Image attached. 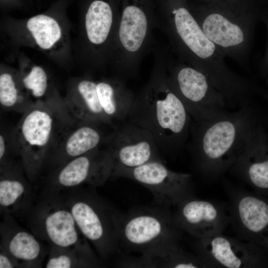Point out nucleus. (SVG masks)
<instances>
[{
	"mask_svg": "<svg viewBox=\"0 0 268 268\" xmlns=\"http://www.w3.org/2000/svg\"><path fill=\"white\" fill-rule=\"evenodd\" d=\"M189 6L206 36L225 56L246 67L255 19L249 0Z\"/></svg>",
	"mask_w": 268,
	"mask_h": 268,
	"instance_id": "39448f33",
	"label": "nucleus"
},
{
	"mask_svg": "<svg viewBox=\"0 0 268 268\" xmlns=\"http://www.w3.org/2000/svg\"><path fill=\"white\" fill-rule=\"evenodd\" d=\"M21 268L19 262L0 244V268Z\"/></svg>",
	"mask_w": 268,
	"mask_h": 268,
	"instance_id": "c756f323",
	"label": "nucleus"
},
{
	"mask_svg": "<svg viewBox=\"0 0 268 268\" xmlns=\"http://www.w3.org/2000/svg\"><path fill=\"white\" fill-rule=\"evenodd\" d=\"M99 102L111 124L115 126L127 120L135 95L117 77L96 80Z\"/></svg>",
	"mask_w": 268,
	"mask_h": 268,
	"instance_id": "393cba45",
	"label": "nucleus"
},
{
	"mask_svg": "<svg viewBox=\"0 0 268 268\" xmlns=\"http://www.w3.org/2000/svg\"><path fill=\"white\" fill-rule=\"evenodd\" d=\"M28 5H31L32 3V0H24Z\"/></svg>",
	"mask_w": 268,
	"mask_h": 268,
	"instance_id": "473e14b6",
	"label": "nucleus"
},
{
	"mask_svg": "<svg viewBox=\"0 0 268 268\" xmlns=\"http://www.w3.org/2000/svg\"><path fill=\"white\" fill-rule=\"evenodd\" d=\"M229 198L230 224L240 239L268 245V203L224 183Z\"/></svg>",
	"mask_w": 268,
	"mask_h": 268,
	"instance_id": "f3484780",
	"label": "nucleus"
},
{
	"mask_svg": "<svg viewBox=\"0 0 268 268\" xmlns=\"http://www.w3.org/2000/svg\"><path fill=\"white\" fill-rule=\"evenodd\" d=\"M122 0H80L75 64L90 72L108 67Z\"/></svg>",
	"mask_w": 268,
	"mask_h": 268,
	"instance_id": "0eeeda50",
	"label": "nucleus"
},
{
	"mask_svg": "<svg viewBox=\"0 0 268 268\" xmlns=\"http://www.w3.org/2000/svg\"><path fill=\"white\" fill-rule=\"evenodd\" d=\"M112 168L111 157L103 145L53 169L43 193H58L87 184L102 186L111 178Z\"/></svg>",
	"mask_w": 268,
	"mask_h": 268,
	"instance_id": "4468645a",
	"label": "nucleus"
},
{
	"mask_svg": "<svg viewBox=\"0 0 268 268\" xmlns=\"http://www.w3.org/2000/svg\"><path fill=\"white\" fill-rule=\"evenodd\" d=\"M103 123L76 120L62 126L48 153L44 166L52 170L102 146L113 127Z\"/></svg>",
	"mask_w": 268,
	"mask_h": 268,
	"instance_id": "dca6fc26",
	"label": "nucleus"
},
{
	"mask_svg": "<svg viewBox=\"0 0 268 268\" xmlns=\"http://www.w3.org/2000/svg\"><path fill=\"white\" fill-rule=\"evenodd\" d=\"M182 230L170 208L155 204L134 208L123 215L120 229V247L140 251L161 243L179 241Z\"/></svg>",
	"mask_w": 268,
	"mask_h": 268,
	"instance_id": "9b49d317",
	"label": "nucleus"
},
{
	"mask_svg": "<svg viewBox=\"0 0 268 268\" xmlns=\"http://www.w3.org/2000/svg\"><path fill=\"white\" fill-rule=\"evenodd\" d=\"M168 82L193 121L214 119L227 111L226 99L206 75L180 60H166Z\"/></svg>",
	"mask_w": 268,
	"mask_h": 268,
	"instance_id": "9d476101",
	"label": "nucleus"
},
{
	"mask_svg": "<svg viewBox=\"0 0 268 268\" xmlns=\"http://www.w3.org/2000/svg\"><path fill=\"white\" fill-rule=\"evenodd\" d=\"M165 49H156L149 77L135 95L127 120L148 131L161 152L174 155L186 145L192 118L167 80Z\"/></svg>",
	"mask_w": 268,
	"mask_h": 268,
	"instance_id": "f257e3e1",
	"label": "nucleus"
},
{
	"mask_svg": "<svg viewBox=\"0 0 268 268\" xmlns=\"http://www.w3.org/2000/svg\"><path fill=\"white\" fill-rule=\"evenodd\" d=\"M228 172L259 189H268V158L264 159L260 156L252 133Z\"/></svg>",
	"mask_w": 268,
	"mask_h": 268,
	"instance_id": "a878e982",
	"label": "nucleus"
},
{
	"mask_svg": "<svg viewBox=\"0 0 268 268\" xmlns=\"http://www.w3.org/2000/svg\"><path fill=\"white\" fill-rule=\"evenodd\" d=\"M155 28L158 18L154 0H122L108 65L116 77L123 80L137 75L151 48Z\"/></svg>",
	"mask_w": 268,
	"mask_h": 268,
	"instance_id": "423d86ee",
	"label": "nucleus"
},
{
	"mask_svg": "<svg viewBox=\"0 0 268 268\" xmlns=\"http://www.w3.org/2000/svg\"><path fill=\"white\" fill-rule=\"evenodd\" d=\"M174 208L173 216L178 226L196 239L223 233L230 224L226 204L193 197Z\"/></svg>",
	"mask_w": 268,
	"mask_h": 268,
	"instance_id": "6ab92c4d",
	"label": "nucleus"
},
{
	"mask_svg": "<svg viewBox=\"0 0 268 268\" xmlns=\"http://www.w3.org/2000/svg\"><path fill=\"white\" fill-rule=\"evenodd\" d=\"M17 160L18 157L12 140V129L5 130L2 127L0 133V167L6 166Z\"/></svg>",
	"mask_w": 268,
	"mask_h": 268,
	"instance_id": "c85d7f7f",
	"label": "nucleus"
},
{
	"mask_svg": "<svg viewBox=\"0 0 268 268\" xmlns=\"http://www.w3.org/2000/svg\"><path fill=\"white\" fill-rule=\"evenodd\" d=\"M194 248L206 268H252L261 262L255 244L223 233L196 239Z\"/></svg>",
	"mask_w": 268,
	"mask_h": 268,
	"instance_id": "a211bd4d",
	"label": "nucleus"
},
{
	"mask_svg": "<svg viewBox=\"0 0 268 268\" xmlns=\"http://www.w3.org/2000/svg\"><path fill=\"white\" fill-rule=\"evenodd\" d=\"M27 214L31 232L50 245L72 247L87 241L58 194L43 193Z\"/></svg>",
	"mask_w": 268,
	"mask_h": 268,
	"instance_id": "f8f14e48",
	"label": "nucleus"
},
{
	"mask_svg": "<svg viewBox=\"0 0 268 268\" xmlns=\"http://www.w3.org/2000/svg\"><path fill=\"white\" fill-rule=\"evenodd\" d=\"M30 183L20 160L0 167L1 215L27 213L34 205V195Z\"/></svg>",
	"mask_w": 268,
	"mask_h": 268,
	"instance_id": "412c9836",
	"label": "nucleus"
},
{
	"mask_svg": "<svg viewBox=\"0 0 268 268\" xmlns=\"http://www.w3.org/2000/svg\"><path fill=\"white\" fill-rule=\"evenodd\" d=\"M126 178L147 188L153 196L154 204L171 208L183 200L194 197L191 174L168 168L163 160H154L137 167L116 168L111 178Z\"/></svg>",
	"mask_w": 268,
	"mask_h": 268,
	"instance_id": "ddd939ff",
	"label": "nucleus"
},
{
	"mask_svg": "<svg viewBox=\"0 0 268 268\" xmlns=\"http://www.w3.org/2000/svg\"><path fill=\"white\" fill-rule=\"evenodd\" d=\"M69 0H55L43 12L24 18L4 15L1 34L15 58L22 48L36 50L67 71L75 65L67 15Z\"/></svg>",
	"mask_w": 268,
	"mask_h": 268,
	"instance_id": "20e7f679",
	"label": "nucleus"
},
{
	"mask_svg": "<svg viewBox=\"0 0 268 268\" xmlns=\"http://www.w3.org/2000/svg\"><path fill=\"white\" fill-rule=\"evenodd\" d=\"M28 4L24 0H0V8L3 12L21 10Z\"/></svg>",
	"mask_w": 268,
	"mask_h": 268,
	"instance_id": "7c9ffc66",
	"label": "nucleus"
},
{
	"mask_svg": "<svg viewBox=\"0 0 268 268\" xmlns=\"http://www.w3.org/2000/svg\"></svg>",
	"mask_w": 268,
	"mask_h": 268,
	"instance_id": "72a5a7b5",
	"label": "nucleus"
},
{
	"mask_svg": "<svg viewBox=\"0 0 268 268\" xmlns=\"http://www.w3.org/2000/svg\"><path fill=\"white\" fill-rule=\"evenodd\" d=\"M104 146L112 160V171L116 168H132L152 161L163 160L151 134L128 120L113 127Z\"/></svg>",
	"mask_w": 268,
	"mask_h": 268,
	"instance_id": "2eb2a0df",
	"label": "nucleus"
},
{
	"mask_svg": "<svg viewBox=\"0 0 268 268\" xmlns=\"http://www.w3.org/2000/svg\"><path fill=\"white\" fill-rule=\"evenodd\" d=\"M63 125L47 104L37 102L12 129L15 151L31 183L37 180L58 130Z\"/></svg>",
	"mask_w": 268,
	"mask_h": 268,
	"instance_id": "1a4fd4ad",
	"label": "nucleus"
},
{
	"mask_svg": "<svg viewBox=\"0 0 268 268\" xmlns=\"http://www.w3.org/2000/svg\"><path fill=\"white\" fill-rule=\"evenodd\" d=\"M204 1V2H214L217 1H219L221 0H202Z\"/></svg>",
	"mask_w": 268,
	"mask_h": 268,
	"instance_id": "2f4dec72",
	"label": "nucleus"
},
{
	"mask_svg": "<svg viewBox=\"0 0 268 268\" xmlns=\"http://www.w3.org/2000/svg\"><path fill=\"white\" fill-rule=\"evenodd\" d=\"M163 31L179 59L203 73L229 106L247 105L251 91L249 82L227 66L225 56L206 36L189 9L171 14Z\"/></svg>",
	"mask_w": 268,
	"mask_h": 268,
	"instance_id": "f03ea898",
	"label": "nucleus"
},
{
	"mask_svg": "<svg viewBox=\"0 0 268 268\" xmlns=\"http://www.w3.org/2000/svg\"><path fill=\"white\" fill-rule=\"evenodd\" d=\"M0 235V244L19 262L21 268L42 267L45 250L40 239L18 226L10 215H3Z\"/></svg>",
	"mask_w": 268,
	"mask_h": 268,
	"instance_id": "4be33fe9",
	"label": "nucleus"
},
{
	"mask_svg": "<svg viewBox=\"0 0 268 268\" xmlns=\"http://www.w3.org/2000/svg\"><path fill=\"white\" fill-rule=\"evenodd\" d=\"M124 266L146 268H206L196 254H190L179 245V241L171 240L161 243L142 252L138 258L121 261Z\"/></svg>",
	"mask_w": 268,
	"mask_h": 268,
	"instance_id": "b1692460",
	"label": "nucleus"
},
{
	"mask_svg": "<svg viewBox=\"0 0 268 268\" xmlns=\"http://www.w3.org/2000/svg\"><path fill=\"white\" fill-rule=\"evenodd\" d=\"M100 261L87 241L72 247L51 245L46 268H97Z\"/></svg>",
	"mask_w": 268,
	"mask_h": 268,
	"instance_id": "cd10ccee",
	"label": "nucleus"
},
{
	"mask_svg": "<svg viewBox=\"0 0 268 268\" xmlns=\"http://www.w3.org/2000/svg\"><path fill=\"white\" fill-rule=\"evenodd\" d=\"M96 84V80L89 76L69 79L65 96L68 110L76 120L96 121L114 126L99 102Z\"/></svg>",
	"mask_w": 268,
	"mask_h": 268,
	"instance_id": "5701e85b",
	"label": "nucleus"
},
{
	"mask_svg": "<svg viewBox=\"0 0 268 268\" xmlns=\"http://www.w3.org/2000/svg\"><path fill=\"white\" fill-rule=\"evenodd\" d=\"M90 190L81 187L59 194L70 210L83 235L100 258L108 260L120 250V229L123 215Z\"/></svg>",
	"mask_w": 268,
	"mask_h": 268,
	"instance_id": "6e6552de",
	"label": "nucleus"
},
{
	"mask_svg": "<svg viewBox=\"0 0 268 268\" xmlns=\"http://www.w3.org/2000/svg\"><path fill=\"white\" fill-rule=\"evenodd\" d=\"M35 102L24 88L17 68L0 64V105L2 110L24 114Z\"/></svg>",
	"mask_w": 268,
	"mask_h": 268,
	"instance_id": "bb28decb",
	"label": "nucleus"
},
{
	"mask_svg": "<svg viewBox=\"0 0 268 268\" xmlns=\"http://www.w3.org/2000/svg\"><path fill=\"white\" fill-rule=\"evenodd\" d=\"M15 58L22 83L33 101L47 104L62 120L69 118L65 97L61 96L47 70L21 51Z\"/></svg>",
	"mask_w": 268,
	"mask_h": 268,
	"instance_id": "aec40b11",
	"label": "nucleus"
},
{
	"mask_svg": "<svg viewBox=\"0 0 268 268\" xmlns=\"http://www.w3.org/2000/svg\"><path fill=\"white\" fill-rule=\"evenodd\" d=\"M253 131L247 106L208 121H192L188 148L198 172L216 179L228 172Z\"/></svg>",
	"mask_w": 268,
	"mask_h": 268,
	"instance_id": "7ed1b4c3",
	"label": "nucleus"
}]
</instances>
